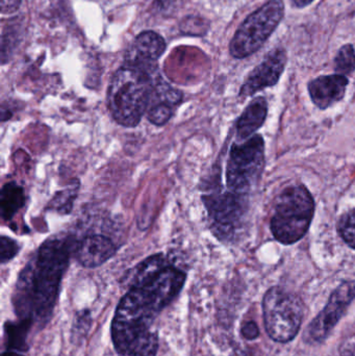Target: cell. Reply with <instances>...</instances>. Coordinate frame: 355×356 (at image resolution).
<instances>
[{"label":"cell","instance_id":"obj_1","mask_svg":"<svg viewBox=\"0 0 355 356\" xmlns=\"http://www.w3.org/2000/svg\"><path fill=\"white\" fill-rule=\"evenodd\" d=\"M187 274L167 261L162 253L133 268L129 291L119 301L110 325L113 345L118 356H156L158 316L181 294Z\"/></svg>","mask_w":355,"mask_h":356},{"label":"cell","instance_id":"obj_2","mask_svg":"<svg viewBox=\"0 0 355 356\" xmlns=\"http://www.w3.org/2000/svg\"><path fill=\"white\" fill-rule=\"evenodd\" d=\"M70 245L67 238L47 240L19 274L12 303L17 319L43 328L58 302L60 284L68 269Z\"/></svg>","mask_w":355,"mask_h":356},{"label":"cell","instance_id":"obj_3","mask_svg":"<svg viewBox=\"0 0 355 356\" xmlns=\"http://www.w3.org/2000/svg\"><path fill=\"white\" fill-rule=\"evenodd\" d=\"M160 79L156 67H121L108 90V108L114 120L127 129L137 127L151 106Z\"/></svg>","mask_w":355,"mask_h":356},{"label":"cell","instance_id":"obj_4","mask_svg":"<svg viewBox=\"0 0 355 356\" xmlns=\"http://www.w3.org/2000/svg\"><path fill=\"white\" fill-rule=\"evenodd\" d=\"M315 213V200L304 186L286 188L277 198L270 227L275 240L283 245L299 242L310 229Z\"/></svg>","mask_w":355,"mask_h":356},{"label":"cell","instance_id":"obj_5","mask_svg":"<svg viewBox=\"0 0 355 356\" xmlns=\"http://www.w3.org/2000/svg\"><path fill=\"white\" fill-rule=\"evenodd\" d=\"M265 328L269 337L279 343H287L297 336L304 307L302 299L281 286L269 289L263 299Z\"/></svg>","mask_w":355,"mask_h":356},{"label":"cell","instance_id":"obj_6","mask_svg":"<svg viewBox=\"0 0 355 356\" xmlns=\"http://www.w3.org/2000/svg\"><path fill=\"white\" fill-rule=\"evenodd\" d=\"M285 16L283 0H269L250 14L236 31L229 51L236 58H245L258 51L277 29Z\"/></svg>","mask_w":355,"mask_h":356},{"label":"cell","instance_id":"obj_7","mask_svg":"<svg viewBox=\"0 0 355 356\" xmlns=\"http://www.w3.org/2000/svg\"><path fill=\"white\" fill-rule=\"evenodd\" d=\"M265 168V141L261 135L252 136L242 144H233L226 167L229 191L248 195L262 177Z\"/></svg>","mask_w":355,"mask_h":356},{"label":"cell","instance_id":"obj_8","mask_svg":"<svg viewBox=\"0 0 355 356\" xmlns=\"http://www.w3.org/2000/svg\"><path fill=\"white\" fill-rule=\"evenodd\" d=\"M248 195L227 191L204 197L210 227L219 240H233L248 211Z\"/></svg>","mask_w":355,"mask_h":356},{"label":"cell","instance_id":"obj_9","mask_svg":"<svg viewBox=\"0 0 355 356\" xmlns=\"http://www.w3.org/2000/svg\"><path fill=\"white\" fill-rule=\"evenodd\" d=\"M355 299V280L340 284L329 297L323 311L313 320L308 332L316 342H322L343 317L348 307Z\"/></svg>","mask_w":355,"mask_h":356},{"label":"cell","instance_id":"obj_10","mask_svg":"<svg viewBox=\"0 0 355 356\" xmlns=\"http://www.w3.org/2000/svg\"><path fill=\"white\" fill-rule=\"evenodd\" d=\"M287 60V54L283 48H276L269 52L265 60L249 73L244 81L240 90V97H249L266 88L276 85L285 71Z\"/></svg>","mask_w":355,"mask_h":356},{"label":"cell","instance_id":"obj_11","mask_svg":"<svg viewBox=\"0 0 355 356\" xmlns=\"http://www.w3.org/2000/svg\"><path fill=\"white\" fill-rule=\"evenodd\" d=\"M166 49V42L158 33L147 31L140 33L126 52V65L154 68Z\"/></svg>","mask_w":355,"mask_h":356},{"label":"cell","instance_id":"obj_12","mask_svg":"<svg viewBox=\"0 0 355 356\" xmlns=\"http://www.w3.org/2000/svg\"><path fill=\"white\" fill-rule=\"evenodd\" d=\"M348 83L349 81L344 75H323L311 81L308 90L315 106L320 110H327L343 99Z\"/></svg>","mask_w":355,"mask_h":356},{"label":"cell","instance_id":"obj_13","mask_svg":"<svg viewBox=\"0 0 355 356\" xmlns=\"http://www.w3.org/2000/svg\"><path fill=\"white\" fill-rule=\"evenodd\" d=\"M116 252V245L110 238L94 234L83 238L77 244L75 257L79 265L94 269L110 261Z\"/></svg>","mask_w":355,"mask_h":356},{"label":"cell","instance_id":"obj_14","mask_svg":"<svg viewBox=\"0 0 355 356\" xmlns=\"http://www.w3.org/2000/svg\"><path fill=\"white\" fill-rule=\"evenodd\" d=\"M268 115V102L266 98H254L246 106L237 122V137L240 141H245L252 137L264 125Z\"/></svg>","mask_w":355,"mask_h":356},{"label":"cell","instance_id":"obj_15","mask_svg":"<svg viewBox=\"0 0 355 356\" xmlns=\"http://www.w3.org/2000/svg\"><path fill=\"white\" fill-rule=\"evenodd\" d=\"M25 204V194L22 186L16 182H8L1 188L0 209L3 221L12 220L19 209Z\"/></svg>","mask_w":355,"mask_h":356},{"label":"cell","instance_id":"obj_16","mask_svg":"<svg viewBox=\"0 0 355 356\" xmlns=\"http://www.w3.org/2000/svg\"><path fill=\"white\" fill-rule=\"evenodd\" d=\"M335 70L337 74H352L355 71V50L352 44L342 46L335 58Z\"/></svg>","mask_w":355,"mask_h":356},{"label":"cell","instance_id":"obj_17","mask_svg":"<svg viewBox=\"0 0 355 356\" xmlns=\"http://www.w3.org/2000/svg\"><path fill=\"white\" fill-rule=\"evenodd\" d=\"M338 232L344 242L355 250V209L341 216L338 222Z\"/></svg>","mask_w":355,"mask_h":356},{"label":"cell","instance_id":"obj_18","mask_svg":"<svg viewBox=\"0 0 355 356\" xmlns=\"http://www.w3.org/2000/svg\"><path fill=\"white\" fill-rule=\"evenodd\" d=\"M79 186H72L64 191L56 193V196L50 201V209H56L63 213H70L73 207V201L76 198Z\"/></svg>","mask_w":355,"mask_h":356},{"label":"cell","instance_id":"obj_19","mask_svg":"<svg viewBox=\"0 0 355 356\" xmlns=\"http://www.w3.org/2000/svg\"><path fill=\"white\" fill-rule=\"evenodd\" d=\"M173 108L174 106L165 102L152 104L147 111V119L156 127H164L173 116Z\"/></svg>","mask_w":355,"mask_h":356},{"label":"cell","instance_id":"obj_20","mask_svg":"<svg viewBox=\"0 0 355 356\" xmlns=\"http://www.w3.org/2000/svg\"><path fill=\"white\" fill-rule=\"evenodd\" d=\"M20 251V246L16 241L13 238H8V236H2L0 238V253H1L2 264L8 263L12 261Z\"/></svg>","mask_w":355,"mask_h":356},{"label":"cell","instance_id":"obj_21","mask_svg":"<svg viewBox=\"0 0 355 356\" xmlns=\"http://www.w3.org/2000/svg\"><path fill=\"white\" fill-rule=\"evenodd\" d=\"M241 332L242 336L246 340H256L260 336V330H258L256 322L254 321H247L246 323H244L242 325Z\"/></svg>","mask_w":355,"mask_h":356},{"label":"cell","instance_id":"obj_22","mask_svg":"<svg viewBox=\"0 0 355 356\" xmlns=\"http://www.w3.org/2000/svg\"><path fill=\"white\" fill-rule=\"evenodd\" d=\"M21 0H1L0 8L1 14L10 15L16 13L20 8Z\"/></svg>","mask_w":355,"mask_h":356},{"label":"cell","instance_id":"obj_23","mask_svg":"<svg viewBox=\"0 0 355 356\" xmlns=\"http://www.w3.org/2000/svg\"><path fill=\"white\" fill-rule=\"evenodd\" d=\"M341 356H355V334L345 340L342 345Z\"/></svg>","mask_w":355,"mask_h":356},{"label":"cell","instance_id":"obj_24","mask_svg":"<svg viewBox=\"0 0 355 356\" xmlns=\"http://www.w3.org/2000/svg\"><path fill=\"white\" fill-rule=\"evenodd\" d=\"M237 356H261V355H260V353H258V351L256 350V349L249 348V347H247V348L244 349V350H240L239 353H238Z\"/></svg>","mask_w":355,"mask_h":356},{"label":"cell","instance_id":"obj_25","mask_svg":"<svg viewBox=\"0 0 355 356\" xmlns=\"http://www.w3.org/2000/svg\"><path fill=\"white\" fill-rule=\"evenodd\" d=\"M1 356H25V353H20V351L12 350V349H4Z\"/></svg>","mask_w":355,"mask_h":356},{"label":"cell","instance_id":"obj_26","mask_svg":"<svg viewBox=\"0 0 355 356\" xmlns=\"http://www.w3.org/2000/svg\"><path fill=\"white\" fill-rule=\"evenodd\" d=\"M313 1H314V0H292L294 6H297V8H304V6L312 3Z\"/></svg>","mask_w":355,"mask_h":356}]
</instances>
